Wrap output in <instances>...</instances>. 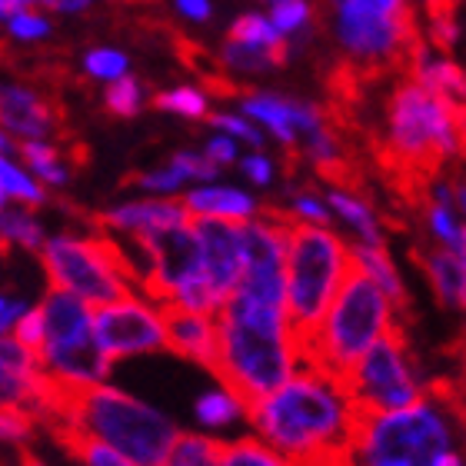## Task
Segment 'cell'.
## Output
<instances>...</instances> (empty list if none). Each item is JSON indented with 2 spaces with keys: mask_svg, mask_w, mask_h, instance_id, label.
<instances>
[{
  "mask_svg": "<svg viewBox=\"0 0 466 466\" xmlns=\"http://www.w3.org/2000/svg\"><path fill=\"white\" fill-rule=\"evenodd\" d=\"M94 333H97V343L110 360L167 350L164 307L130 293L124 300L94 310Z\"/></svg>",
  "mask_w": 466,
  "mask_h": 466,
  "instance_id": "obj_11",
  "label": "cell"
},
{
  "mask_svg": "<svg viewBox=\"0 0 466 466\" xmlns=\"http://www.w3.org/2000/svg\"><path fill=\"white\" fill-rule=\"evenodd\" d=\"M187 210L194 217H210V220H230V224H247L253 217L263 214L260 200L243 190V187L230 184H204L194 187L184 194Z\"/></svg>",
  "mask_w": 466,
  "mask_h": 466,
  "instance_id": "obj_19",
  "label": "cell"
},
{
  "mask_svg": "<svg viewBox=\"0 0 466 466\" xmlns=\"http://www.w3.org/2000/svg\"><path fill=\"white\" fill-rule=\"evenodd\" d=\"M7 27H10V34L20 40H37L47 34V20H40L37 14H30V10H17V14L7 20Z\"/></svg>",
  "mask_w": 466,
  "mask_h": 466,
  "instance_id": "obj_44",
  "label": "cell"
},
{
  "mask_svg": "<svg viewBox=\"0 0 466 466\" xmlns=\"http://www.w3.org/2000/svg\"><path fill=\"white\" fill-rule=\"evenodd\" d=\"M273 27L280 30L290 50H303L317 37V20H320V7L313 0H277L267 7Z\"/></svg>",
  "mask_w": 466,
  "mask_h": 466,
  "instance_id": "obj_22",
  "label": "cell"
},
{
  "mask_svg": "<svg viewBox=\"0 0 466 466\" xmlns=\"http://www.w3.org/2000/svg\"><path fill=\"white\" fill-rule=\"evenodd\" d=\"M240 114H247L263 134L277 140L283 150L297 157L300 137H297V120H293V97L277 94V90H240Z\"/></svg>",
  "mask_w": 466,
  "mask_h": 466,
  "instance_id": "obj_17",
  "label": "cell"
},
{
  "mask_svg": "<svg viewBox=\"0 0 466 466\" xmlns=\"http://www.w3.org/2000/svg\"><path fill=\"white\" fill-rule=\"evenodd\" d=\"M44 7L50 10H64V14H74V10H87L90 0H40Z\"/></svg>",
  "mask_w": 466,
  "mask_h": 466,
  "instance_id": "obj_48",
  "label": "cell"
},
{
  "mask_svg": "<svg viewBox=\"0 0 466 466\" xmlns=\"http://www.w3.org/2000/svg\"><path fill=\"white\" fill-rule=\"evenodd\" d=\"M450 180H453V207L460 210V217H463L466 224V174L450 177Z\"/></svg>",
  "mask_w": 466,
  "mask_h": 466,
  "instance_id": "obj_47",
  "label": "cell"
},
{
  "mask_svg": "<svg viewBox=\"0 0 466 466\" xmlns=\"http://www.w3.org/2000/svg\"><path fill=\"white\" fill-rule=\"evenodd\" d=\"M210 127H217L220 134L233 137V140H240L243 147H250V150H263V134L260 127L253 124L250 116L240 114V110H220V114H210Z\"/></svg>",
  "mask_w": 466,
  "mask_h": 466,
  "instance_id": "obj_33",
  "label": "cell"
},
{
  "mask_svg": "<svg viewBox=\"0 0 466 466\" xmlns=\"http://www.w3.org/2000/svg\"><path fill=\"white\" fill-rule=\"evenodd\" d=\"M4 307H7V300H0V313H4Z\"/></svg>",
  "mask_w": 466,
  "mask_h": 466,
  "instance_id": "obj_55",
  "label": "cell"
},
{
  "mask_svg": "<svg viewBox=\"0 0 466 466\" xmlns=\"http://www.w3.org/2000/svg\"><path fill=\"white\" fill-rule=\"evenodd\" d=\"M347 380L307 367L277 393L250 407V430L297 466H333L347 460L360 423Z\"/></svg>",
  "mask_w": 466,
  "mask_h": 466,
  "instance_id": "obj_1",
  "label": "cell"
},
{
  "mask_svg": "<svg viewBox=\"0 0 466 466\" xmlns=\"http://www.w3.org/2000/svg\"><path fill=\"white\" fill-rule=\"evenodd\" d=\"M4 204H7V187L0 184V214H4Z\"/></svg>",
  "mask_w": 466,
  "mask_h": 466,
  "instance_id": "obj_51",
  "label": "cell"
},
{
  "mask_svg": "<svg viewBox=\"0 0 466 466\" xmlns=\"http://www.w3.org/2000/svg\"><path fill=\"white\" fill-rule=\"evenodd\" d=\"M407 74L440 97L453 100L457 107H466V67L447 50H437L430 47L427 40H420L417 47L410 50Z\"/></svg>",
  "mask_w": 466,
  "mask_h": 466,
  "instance_id": "obj_15",
  "label": "cell"
},
{
  "mask_svg": "<svg viewBox=\"0 0 466 466\" xmlns=\"http://www.w3.org/2000/svg\"><path fill=\"white\" fill-rule=\"evenodd\" d=\"M104 104H107V110L114 116H137L144 107V90H140V84L134 77H120L107 87Z\"/></svg>",
  "mask_w": 466,
  "mask_h": 466,
  "instance_id": "obj_36",
  "label": "cell"
},
{
  "mask_svg": "<svg viewBox=\"0 0 466 466\" xmlns=\"http://www.w3.org/2000/svg\"><path fill=\"white\" fill-rule=\"evenodd\" d=\"M417 257L420 270L427 277L440 307H447L457 317H466V263L450 250H443V247H433V243L417 250Z\"/></svg>",
  "mask_w": 466,
  "mask_h": 466,
  "instance_id": "obj_20",
  "label": "cell"
},
{
  "mask_svg": "<svg viewBox=\"0 0 466 466\" xmlns=\"http://www.w3.org/2000/svg\"><path fill=\"white\" fill-rule=\"evenodd\" d=\"M30 410L47 427H74L107 443L137 466H164L174 457L180 430L167 413L104 383H74L44 370Z\"/></svg>",
  "mask_w": 466,
  "mask_h": 466,
  "instance_id": "obj_2",
  "label": "cell"
},
{
  "mask_svg": "<svg viewBox=\"0 0 466 466\" xmlns=\"http://www.w3.org/2000/svg\"><path fill=\"white\" fill-rule=\"evenodd\" d=\"M327 20H383L413 17V0H323Z\"/></svg>",
  "mask_w": 466,
  "mask_h": 466,
  "instance_id": "obj_28",
  "label": "cell"
},
{
  "mask_svg": "<svg viewBox=\"0 0 466 466\" xmlns=\"http://www.w3.org/2000/svg\"><path fill=\"white\" fill-rule=\"evenodd\" d=\"M177 10L184 14L187 20H194V24H207V20L214 17V4L210 0H174Z\"/></svg>",
  "mask_w": 466,
  "mask_h": 466,
  "instance_id": "obj_45",
  "label": "cell"
},
{
  "mask_svg": "<svg viewBox=\"0 0 466 466\" xmlns=\"http://www.w3.org/2000/svg\"><path fill=\"white\" fill-rule=\"evenodd\" d=\"M220 323V353L214 377L240 393L247 403H260L307 367L303 337L293 330L287 307H273L233 293L217 313Z\"/></svg>",
  "mask_w": 466,
  "mask_h": 466,
  "instance_id": "obj_3",
  "label": "cell"
},
{
  "mask_svg": "<svg viewBox=\"0 0 466 466\" xmlns=\"http://www.w3.org/2000/svg\"><path fill=\"white\" fill-rule=\"evenodd\" d=\"M194 220V214L187 210L184 200H140V204H124L114 207L107 214L97 217L100 227L124 233H150V230H170V227H184Z\"/></svg>",
  "mask_w": 466,
  "mask_h": 466,
  "instance_id": "obj_18",
  "label": "cell"
},
{
  "mask_svg": "<svg viewBox=\"0 0 466 466\" xmlns=\"http://www.w3.org/2000/svg\"><path fill=\"white\" fill-rule=\"evenodd\" d=\"M84 67H87L90 77H100V80H120L127 77V57L120 50H90L87 60H84Z\"/></svg>",
  "mask_w": 466,
  "mask_h": 466,
  "instance_id": "obj_42",
  "label": "cell"
},
{
  "mask_svg": "<svg viewBox=\"0 0 466 466\" xmlns=\"http://www.w3.org/2000/svg\"><path fill=\"white\" fill-rule=\"evenodd\" d=\"M0 233H4L7 240H17L20 247H27V250H44V243H47L40 224L30 214H24V210H4V214H0Z\"/></svg>",
  "mask_w": 466,
  "mask_h": 466,
  "instance_id": "obj_35",
  "label": "cell"
},
{
  "mask_svg": "<svg viewBox=\"0 0 466 466\" xmlns=\"http://www.w3.org/2000/svg\"><path fill=\"white\" fill-rule=\"evenodd\" d=\"M204 154L210 157L220 170H224V167L240 164V157H243L240 154V140H233V137L220 134V130H217V134H210V140L204 144Z\"/></svg>",
  "mask_w": 466,
  "mask_h": 466,
  "instance_id": "obj_43",
  "label": "cell"
},
{
  "mask_svg": "<svg viewBox=\"0 0 466 466\" xmlns=\"http://www.w3.org/2000/svg\"><path fill=\"white\" fill-rule=\"evenodd\" d=\"M0 124L24 140H40L50 130H60V110L40 100L34 90L17 84H0Z\"/></svg>",
  "mask_w": 466,
  "mask_h": 466,
  "instance_id": "obj_16",
  "label": "cell"
},
{
  "mask_svg": "<svg viewBox=\"0 0 466 466\" xmlns=\"http://www.w3.org/2000/svg\"><path fill=\"white\" fill-rule=\"evenodd\" d=\"M44 317H47V343L40 360L50 373L74 383H100L107 377L114 360L97 343L87 300L54 287L44 300Z\"/></svg>",
  "mask_w": 466,
  "mask_h": 466,
  "instance_id": "obj_10",
  "label": "cell"
},
{
  "mask_svg": "<svg viewBox=\"0 0 466 466\" xmlns=\"http://www.w3.org/2000/svg\"><path fill=\"white\" fill-rule=\"evenodd\" d=\"M50 433L57 437V443L67 450L70 457H77L84 466H137L127 457H120L116 450H110L107 443H100V440H94L90 433H84V430L60 427L57 423V427H50Z\"/></svg>",
  "mask_w": 466,
  "mask_h": 466,
  "instance_id": "obj_27",
  "label": "cell"
},
{
  "mask_svg": "<svg viewBox=\"0 0 466 466\" xmlns=\"http://www.w3.org/2000/svg\"><path fill=\"white\" fill-rule=\"evenodd\" d=\"M0 57H4V44H0Z\"/></svg>",
  "mask_w": 466,
  "mask_h": 466,
  "instance_id": "obj_57",
  "label": "cell"
},
{
  "mask_svg": "<svg viewBox=\"0 0 466 466\" xmlns=\"http://www.w3.org/2000/svg\"><path fill=\"white\" fill-rule=\"evenodd\" d=\"M287 60H290L287 54L250 47V44H240V40H230V37L224 40V47L217 54L220 74H227V77H260V74L280 70Z\"/></svg>",
  "mask_w": 466,
  "mask_h": 466,
  "instance_id": "obj_23",
  "label": "cell"
},
{
  "mask_svg": "<svg viewBox=\"0 0 466 466\" xmlns=\"http://www.w3.org/2000/svg\"><path fill=\"white\" fill-rule=\"evenodd\" d=\"M0 4H14V7H24V4H34V0H0Z\"/></svg>",
  "mask_w": 466,
  "mask_h": 466,
  "instance_id": "obj_53",
  "label": "cell"
},
{
  "mask_svg": "<svg viewBox=\"0 0 466 466\" xmlns=\"http://www.w3.org/2000/svg\"><path fill=\"white\" fill-rule=\"evenodd\" d=\"M194 417L204 430H227L233 423H240V420L250 423V403L240 393H233L230 387L217 383L214 390H207V393L197 397Z\"/></svg>",
  "mask_w": 466,
  "mask_h": 466,
  "instance_id": "obj_24",
  "label": "cell"
},
{
  "mask_svg": "<svg viewBox=\"0 0 466 466\" xmlns=\"http://www.w3.org/2000/svg\"><path fill=\"white\" fill-rule=\"evenodd\" d=\"M463 40V24L457 17V4L453 0H440L433 7H427V44L437 50H453L460 47Z\"/></svg>",
  "mask_w": 466,
  "mask_h": 466,
  "instance_id": "obj_30",
  "label": "cell"
},
{
  "mask_svg": "<svg viewBox=\"0 0 466 466\" xmlns=\"http://www.w3.org/2000/svg\"><path fill=\"white\" fill-rule=\"evenodd\" d=\"M347 387L360 413H393L420 403L433 390V383L410 347L407 333L397 330L350 370Z\"/></svg>",
  "mask_w": 466,
  "mask_h": 466,
  "instance_id": "obj_9",
  "label": "cell"
},
{
  "mask_svg": "<svg viewBox=\"0 0 466 466\" xmlns=\"http://www.w3.org/2000/svg\"><path fill=\"white\" fill-rule=\"evenodd\" d=\"M194 230L204 253L207 280L214 283V290L230 300L247 270V257H243V230L240 224L230 220H210V217H194Z\"/></svg>",
  "mask_w": 466,
  "mask_h": 466,
  "instance_id": "obj_12",
  "label": "cell"
},
{
  "mask_svg": "<svg viewBox=\"0 0 466 466\" xmlns=\"http://www.w3.org/2000/svg\"><path fill=\"white\" fill-rule=\"evenodd\" d=\"M353 270L377 283L393 303L407 307V300H410L407 280H403L397 257L390 253L387 243H353Z\"/></svg>",
  "mask_w": 466,
  "mask_h": 466,
  "instance_id": "obj_21",
  "label": "cell"
},
{
  "mask_svg": "<svg viewBox=\"0 0 466 466\" xmlns=\"http://www.w3.org/2000/svg\"><path fill=\"white\" fill-rule=\"evenodd\" d=\"M217 466H297V463L290 457H283L280 450H273L257 433H247V437L227 440Z\"/></svg>",
  "mask_w": 466,
  "mask_h": 466,
  "instance_id": "obj_29",
  "label": "cell"
},
{
  "mask_svg": "<svg viewBox=\"0 0 466 466\" xmlns=\"http://www.w3.org/2000/svg\"><path fill=\"white\" fill-rule=\"evenodd\" d=\"M466 447L463 410L450 393L427 397L393 413H363L347 450V466H440Z\"/></svg>",
  "mask_w": 466,
  "mask_h": 466,
  "instance_id": "obj_4",
  "label": "cell"
},
{
  "mask_svg": "<svg viewBox=\"0 0 466 466\" xmlns=\"http://www.w3.org/2000/svg\"><path fill=\"white\" fill-rule=\"evenodd\" d=\"M353 273V240L340 227L290 224L287 237V313L303 340L327 317Z\"/></svg>",
  "mask_w": 466,
  "mask_h": 466,
  "instance_id": "obj_7",
  "label": "cell"
},
{
  "mask_svg": "<svg viewBox=\"0 0 466 466\" xmlns=\"http://www.w3.org/2000/svg\"><path fill=\"white\" fill-rule=\"evenodd\" d=\"M383 147L413 174H440L466 150L460 107L410 74L400 77L383 104Z\"/></svg>",
  "mask_w": 466,
  "mask_h": 466,
  "instance_id": "obj_5",
  "label": "cell"
},
{
  "mask_svg": "<svg viewBox=\"0 0 466 466\" xmlns=\"http://www.w3.org/2000/svg\"><path fill=\"white\" fill-rule=\"evenodd\" d=\"M277 214H283L290 224H303V227H337L333 224L330 204H327V194L300 184L287 190L283 207H277Z\"/></svg>",
  "mask_w": 466,
  "mask_h": 466,
  "instance_id": "obj_25",
  "label": "cell"
},
{
  "mask_svg": "<svg viewBox=\"0 0 466 466\" xmlns=\"http://www.w3.org/2000/svg\"><path fill=\"white\" fill-rule=\"evenodd\" d=\"M400 313L403 307L393 303L377 283L367 280L363 273H350L337 300L330 303L320 327L303 340L307 363L327 370L333 377H343L380 340H387L390 333L400 330Z\"/></svg>",
  "mask_w": 466,
  "mask_h": 466,
  "instance_id": "obj_6",
  "label": "cell"
},
{
  "mask_svg": "<svg viewBox=\"0 0 466 466\" xmlns=\"http://www.w3.org/2000/svg\"><path fill=\"white\" fill-rule=\"evenodd\" d=\"M20 466H44V463H40V460L34 457L30 450H24V453H20Z\"/></svg>",
  "mask_w": 466,
  "mask_h": 466,
  "instance_id": "obj_49",
  "label": "cell"
},
{
  "mask_svg": "<svg viewBox=\"0 0 466 466\" xmlns=\"http://www.w3.org/2000/svg\"><path fill=\"white\" fill-rule=\"evenodd\" d=\"M7 250H10V240L4 237V233H0V253H7Z\"/></svg>",
  "mask_w": 466,
  "mask_h": 466,
  "instance_id": "obj_52",
  "label": "cell"
},
{
  "mask_svg": "<svg viewBox=\"0 0 466 466\" xmlns=\"http://www.w3.org/2000/svg\"><path fill=\"white\" fill-rule=\"evenodd\" d=\"M170 164H174L187 180H200V184H210V180H217V174H220V167H217L204 150H200V154H197V150H180V154L170 157Z\"/></svg>",
  "mask_w": 466,
  "mask_h": 466,
  "instance_id": "obj_41",
  "label": "cell"
},
{
  "mask_svg": "<svg viewBox=\"0 0 466 466\" xmlns=\"http://www.w3.org/2000/svg\"><path fill=\"white\" fill-rule=\"evenodd\" d=\"M20 157L30 164V170L40 177V180H50V184H64L67 174H64V167L57 164V150L44 140H24L20 144Z\"/></svg>",
  "mask_w": 466,
  "mask_h": 466,
  "instance_id": "obj_34",
  "label": "cell"
},
{
  "mask_svg": "<svg viewBox=\"0 0 466 466\" xmlns=\"http://www.w3.org/2000/svg\"><path fill=\"white\" fill-rule=\"evenodd\" d=\"M237 167H240L243 180L253 187H260V190L273 187L277 184V177H280V164H277L267 150H250V154H243Z\"/></svg>",
  "mask_w": 466,
  "mask_h": 466,
  "instance_id": "obj_38",
  "label": "cell"
},
{
  "mask_svg": "<svg viewBox=\"0 0 466 466\" xmlns=\"http://www.w3.org/2000/svg\"><path fill=\"white\" fill-rule=\"evenodd\" d=\"M453 4H466V0H453Z\"/></svg>",
  "mask_w": 466,
  "mask_h": 466,
  "instance_id": "obj_58",
  "label": "cell"
},
{
  "mask_svg": "<svg viewBox=\"0 0 466 466\" xmlns=\"http://www.w3.org/2000/svg\"><path fill=\"white\" fill-rule=\"evenodd\" d=\"M0 154H20V147H14V144L7 140V137L0 134Z\"/></svg>",
  "mask_w": 466,
  "mask_h": 466,
  "instance_id": "obj_50",
  "label": "cell"
},
{
  "mask_svg": "<svg viewBox=\"0 0 466 466\" xmlns=\"http://www.w3.org/2000/svg\"><path fill=\"white\" fill-rule=\"evenodd\" d=\"M37 420L40 417L30 407H0V440H10V443L27 440Z\"/></svg>",
  "mask_w": 466,
  "mask_h": 466,
  "instance_id": "obj_40",
  "label": "cell"
},
{
  "mask_svg": "<svg viewBox=\"0 0 466 466\" xmlns=\"http://www.w3.org/2000/svg\"><path fill=\"white\" fill-rule=\"evenodd\" d=\"M127 184L140 187V190H150V194L170 197V194H180L190 180H187L174 164H167V167H160V170H150V174H130L127 177Z\"/></svg>",
  "mask_w": 466,
  "mask_h": 466,
  "instance_id": "obj_37",
  "label": "cell"
},
{
  "mask_svg": "<svg viewBox=\"0 0 466 466\" xmlns=\"http://www.w3.org/2000/svg\"><path fill=\"white\" fill-rule=\"evenodd\" d=\"M460 124H463V140H466V107H460Z\"/></svg>",
  "mask_w": 466,
  "mask_h": 466,
  "instance_id": "obj_54",
  "label": "cell"
},
{
  "mask_svg": "<svg viewBox=\"0 0 466 466\" xmlns=\"http://www.w3.org/2000/svg\"><path fill=\"white\" fill-rule=\"evenodd\" d=\"M164 307L167 320V350H174L177 357L190 360L197 367H207L214 373L217 353H220V323L210 313H194L184 307Z\"/></svg>",
  "mask_w": 466,
  "mask_h": 466,
  "instance_id": "obj_13",
  "label": "cell"
},
{
  "mask_svg": "<svg viewBox=\"0 0 466 466\" xmlns=\"http://www.w3.org/2000/svg\"><path fill=\"white\" fill-rule=\"evenodd\" d=\"M210 100L214 94L204 87H174V90H160L154 97V107L157 110H167V114H177V116H187V120H204L210 116Z\"/></svg>",
  "mask_w": 466,
  "mask_h": 466,
  "instance_id": "obj_31",
  "label": "cell"
},
{
  "mask_svg": "<svg viewBox=\"0 0 466 466\" xmlns=\"http://www.w3.org/2000/svg\"><path fill=\"white\" fill-rule=\"evenodd\" d=\"M40 260L57 290L74 293L94 307H107L130 297V283L144 290V273L130 263L124 247L104 233L50 237L40 250Z\"/></svg>",
  "mask_w": 466,
  "mask_h": 466,
  "instance_id": "obj_8",
  "label": "cell"
},
{
  "mask_svg": "<svg viewBox=\"0 0 466 466\" xmlns=\"http://www.w3.org/2000/svg\"><path fill=\"white\" fill-rule=\"evenodd\" d=\"M220 453H224V440L207 437V433H180L170 460L180 466H217Z\"/></svg>",
  "mask_w": 466,
  "mask_h": 466,
  "instance_id": "obj_32",
  "label": "cell"
},
{
  "mask_svg": "<svg viewBox=\"0 0 466 466\" xmlns=\"http://www.w3.org/2000/svg\"><path fill=\"white\" fill-rule=\"evenodd\" d=\"M327 204L333 210V224L340 227L353 243H387V227L380 217L377 204L363 190H357L347 180L327 184Z\"/></svg>",
  "mask_w": 466,
  "mask_h": 466,
  "instance_id": "obj_14",
  "label": "cell"
},
{
  "mask_svg": "<svg viewBox=\"0 0 466 466\" xmlns=\"http://www.w3.org/2000/svg\"><path fill=\"white\" fill-rule=\"evenodd\" d=\"M164 466H180V463H174V460H170V463H164Z\"/></svg>",
  "mask_w": 466,
  "mask_h": 466,
  "instance_id": "obj_56",
  "label": "cell"
},
{
  "mask_svg": "<svg viewBox=\"0 0 466 466\" xmlns=\"http://www.w3.org/2000/svg\"><path fill=\"white\" fill-rule=\"evenodd\" d=\"M227 37L240 40V44H250V47L277 50V54H287V57L293 54L290 44H287V37L273 27V20H270L267 10H247V14H240V17L230 24Z\"/></svg>",
  "mask_w": 466,
  "mask_h": 466,
  "instance_id": "obj_26",
  "label": "cell"
},
{
  "mask_svg": "<svg viewBox=\"0 0 466 466\" xmlns=\"http://www.w3.org/2000/svg\"><path fill=\"white\" fill-rule=\"evenodd\" d=\"M27 313V307L24 303H7L4 307V313H0V337H7V330H14L17 327V320Z\"/></svg>",
  "mask_w": 466,
  "mask_h": 466,
  "instance_id": "obj_46",
  "label": "cell"
},
{
  "mask_svg": "<svg viewBox=\"0 0 466 466\" xmlns=\"http://www.w3.org/2000/svg\"><path fill=\"white\" fill-rule=\"evenodd\" d=\"M14 340L24 343V347L30 350V353H44V343H47V317H44V307H37V310H27L24 317L17 320V327H14ZM44 363V360H40Z\"/></svg>",
  "mask_w": 466,
  "mask_h": 466,
  "instance_id": "obj_39",
  "label": "cell"
}]
</instances>
